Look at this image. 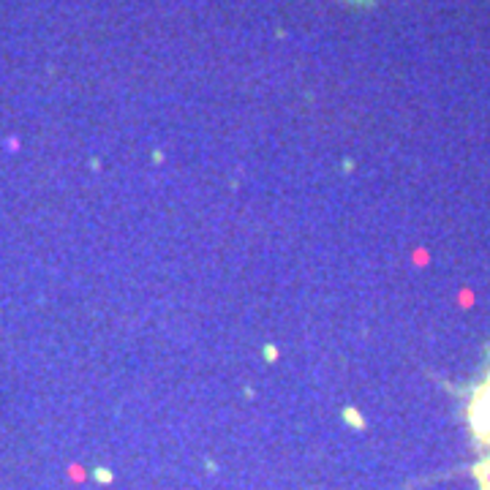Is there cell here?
<instances>
[{"instance_id": "obj_1", "label": "cell", "mask_w": 490, "mask_h": 490, "mask_svg": "<svg viewBox=\"0 0 490 490\" xmlns=\"http://www.w3.org/2000/svg\"><path fill=\"white\" fill-rule=\"evenodd\" d=\"M468 422L479 452V477H482V485L490 490V371L474 390L468 406Z\"/></svg>"}]
</instances>
